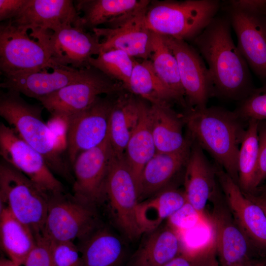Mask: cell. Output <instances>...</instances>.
I'll return each mask as SVG.
<instances>
[{"label": "cell", "instance_id": "obj_1", "mask_svg": "<svg viewBox=\"0 0 266 266\" xmlns=\"http://www.w3.org/2000/svg\"><path fill=\"white\" fill-rule=\"evenodd\" d=\"M229 19L215 16L194 38L208 65L213 96L239 101L254 90L249 66L232 38Z\"/></svg>", "mask_w": 266, "mask_h": 266}, {"label": "cell", "instance_id": "obj_2", "mask_svg": "<svg viewBox=\"0 0 266 266\" xmlns=\"http://www.w3.org/2000/svg\"><path fill=\"white\" fill-rule=\"evenodd\" d=\"M192 140L238 184L237 160L246 128L234 111L218 106L191 109L182 117Z\"/></svg>", "mask_w": 266, "mask_h": 266}, {"label": "cell", "instance_id": "obj_3", "mask_svg": "<svg viewBox=\"0 0 266 266\" xmlns=\"http://www.w3.org/2000/svg\"><path fill=\"white\" fill-rule=\"evenodd\" d=\"M42 107L27 102L21 94L8 90L0 94V115L17 134L45 159L51 171L71 183L69 164L57 144L55 134L43 120Z\"/></svg>", "mask_w": 266, "mask_h": 266}, {"label": "cell", "instance_id": "obj_4", "mask_svg": "<svg viewBox=\"0 0 266 266\" xmlns=\"http://www.w3.org/2000/svg\"><path fill=\"white\" fill-rule=\"evenodd\" d=\"M216 0H164L150 2L145 14L153 33L185 40L199 35L216 16Z\"/></svg>", "mask_w": 266, "mask_h": 266}, {"label": "cell", "instance_id": "obj_5", "mask_svg": "<svg viewBox=\"0 0 266 266\" xmlns=\"http://www.w3.org/2000/svg\"><path fill=\"white\" fill-rule=\"evenodd\" d=\"M49 194L2 159L0 162V203L28 226L35 238L43 236Z\"/></svg>", "mask_w": 266, "mask_h": 266}, {"label": "cell", "instance_id": "obj_6", "mask_svg": "<svg viewBox=\"0 0 266 266\" xmlns=\"http://www.w3.org/2000/svg\"><path fill=\"white\" fill-rule=\"evenodd\" d=\"M123 86L95 67L85 68L79 78L39 101L53 119L65 123L91 105L101 95L120 94Z\"/></svg>", "mask_w": 266, "mask_h": 266}, {"label": "cell", "instance_id": "obj_7", "mask_svg": "<svg viewBox=\"0 0 266 266\" xmlns=\"http://www.w3.org/2000/svg\"><path fill=\"white\" fill-rule=\"evenodd\" d=\"M94 206L65 192L49 194L44 235L53 242L80 241L97 228Z\"/></svg>", "mask_w": 266, "mask_h": 266}, {"label": "cell", "instance_id": "obj_8", "mask_svg": "<svg viewBox=\"0 0 266 266\" xmlns=\"http://www.w3.org/2000/svg\"><path fill=\"white\" fill-rule=\"evenodd\" d=\"M55 67L44 44L14 25L10 20L0 24V70L4 76Z\"/></svg>", "mask_w": 266, "mask_h": 266}, {"label": "cell", "instance_id": "obj_9", "mask_svg": "<svg viewBox=\"0 0 266 266\" xmlns=\"http://www.w3.org/2000/svg\"><path fill=\"white\" fill-rule=\"evenodd\" d=\"M106 200L115 221L125 235L132 240L139 237L143 233L136 216L138 192L124 155L114 153L106 180Z\"/></svg>", "mask_w": 266, "mask_h": 266}, {"label": "cell", "instance_id": "obj_10", "mask_svg": "<svg viewBox=\"0 0 266 266\" xmlns=\"http://www.w3.org/2000/svg\"><path fill=\"white\" fill-rule=\"evenodd\" d=\"M0 154L2 160L47 194L65 192L42 155L3 122L0 123Z\"/></svg>", "mask_w": 266, "mask_h": 266}, {"label": "cell", "instance_id": "obj_11", "mask_svg": "<svg viewBox=\"0 0 266 266\" xmlns=\"http://www.w3.org/2000/svg\"><path fill=\"white\" fill-rule=\"evenodd\" d=\"M113 96L100 97L65 123L67 154L71 166L80 153L100 145L107 137Z\"/></svg>", "mask_w": 266, "mask_h": 266}, {"label": "cell", "instance_id": "obj_12", "mask_svg": "<svg viewBox=\"0 0 266 266\" xmlns=\"http://www.w3.org/2000/svg\"><path fill=\"white\" fill-rule=\"evenodd\" d=\"M114 155L108 135L100 145L80 153L72 165L73 196L94 206L105 199V186Z\"/></svg>", "mask_w": 266, "mask_h": 266}, {"label": "cell", "instance_id": "obj_13", "mask_svg": "<svg viewBox=\"0 0 266 266\" xmlns=\"http://www.w3.org/2000/svg\"><path fill=\"white\" fill-rule=\"evenodd\" d=\"M30 36L41 41L49 33L68 26L83 28L80 13L71 0H29L14 18L10 20Z\"/></svg>", "mask_w": 266, "mask_h": 266}, {"label": "cell", "instance_id": "obj_14", "mask_svg": "<svg viewBox=\"0 0 266 266\" xmlns=\"http://www.w3.org/2000/svg\"><path fill=\"white\" fill-rule=\"evenodd\" d=\"M162 36L176 59L187 101L194 108L206 107L209 98L213 96L214 89L203 58L185 40Z\"/></svg>", "mask_w": 266, "mask_h": 266}, {"label": "cell", "instance_id": "obj_15", "mask_svg": "<svg viewBox=\"0 0 266 266\" xmlns=\"http://www.w3.org/2000/svg\"><path fill=\"white\" fill-rule=\"evenodd\" d=\"M55 66L77 69L88 67L90 60L100 52V38L80 27L68 26L51 33L43 41Z\"/></svg>", "mask_w": 266, "mask_h": 266}, {"label": "cell", "instance_id": "obj_16", "mask_svg": "<svg viewBox=\"0 0 266 266\" xmlns=\"http://www.w3.org/2000/svg\"><path fill=\"white\" fill-rule=\"evenodd\" d=\"M216 175L237 226L250 241L266 253V214L244 194L238 184L221 167Z\"/></svg>", "mask_w": 266, "mask_h": 266}, {"label": "cell", "instance_id": "obj_17", "mask_svg": "<svg viewBox=\"0 0 266 266\" xmlns=\"http://www.w3.org/2000/svg\"><path fill=\"white\" fill-rule=\"evenodd\" d=\"M148 6L139 10L114 28L93 29V33L101 38L100 53L110 50H119L133 58L149 59L152 32L146 23Z\"/></svg>", "mask_w": 266, "mask_h": 266}, {"label": "cell", "instance_id": "obj_18", "mask_svg": "<svg viewBox=\"0 0 266 266\" xmlns=\"http://www.w3.org/2000/svg\"><path fill=\"white\" fill-rule=\"evenodd\" d=\"M229 10L239 51L255 73L266 79V20L260 15L231 7Z\"/></svg>", "mask_w": 266, "mask_h": 266}, {"label": "cell", "instance_id": "obj_19", "mask_svg": "<svg viewBox=\"0 0 266 266\" xmlns=\"http://www.w3.org/2000/svg\"><path fill=\"white\" fill-rule=\"evenodd\" d=\"M207 218L213 229L220 266H233L266 254L254 251L259 249L227 214L215 210Z\"/></svg>", "mask_w": 266, "mask_h": 266}, {"label": "cell", "instance_id": "obj_20", "mask_svg": "<svg viewBox=\"0 0 266 266\" xmlns=\"http://www.w3.org/2000/svg\"><path fill=\"white\" fill-rule=\"evenodd\" d=\"M83 69L57 66L52 72L47 69L5 76L1 88L11 90L37 100L49 96L78 80Z\"/></svg>", "mask_w": 266, "mask_h": 266}, {"label": "cell", "instance_id": "obj_21", "mask_svg": "<svg viewBox=\"0 0 266 266\" xmlns=\"http://www.w3.org/2000/svg\"><path fill=\"white\" fill-rule=\"evenodd\" d=\"M185 166L184 192L187 201L207 217L206 204L216 192L215 167L210 164L202 148L193 141Z\"/></svg>", "mask_w": 266, "mask_h": 266}, {"label": "cell", "instance_id": "obj_22", "mask_svg": "<svg viewBox=\"0 0 266 266\" xmlns=\"http://www.w3.org/2000/svg\"><path fill=\"white\" fill-rule=\"evenodd\" d=\"M82 13V26L92 30L100 25L113 28L140 9L147 7L148 0H79L74 2Z\"/></svg>", "mask_w": 266, "mask_h": 266}, {"label": "cell", "instance_id": "obj_23", "mask_svg": "<svg viewBox=\"0 0 266 266\" xmlns=\"http://www.w3.org/2000/svg\"><path fill=\"white\" fill-rule=\"evenodd\" d=\"M191 143L174 153H156L144 166L138 190L139 201L159 193L175 174L186 165Z\"/></svg>", "mask_w": 266, "mask_h": 266}, {"label": "cell", "instance_id": "obj_24", "mask_svg": "<svg viewBox=\"0 0 266 266\" xmlns=\"http://www.w3.org/2000/svg\"><path fill=\"white\" fill-rule=\"evenodd\" d=\"M150 121L156 153H174L189 145L192 141L183 134L182 117L170 106L150 105Z\"/></svg>", "mask_w": 266, "mask_h": 266}, {"label": "cell", "instance_id": "obj_25", "mask_svg": "<svg viewBox=\"0 0 266 266\" xmlns=\"http://www.w3.org/2000/svg\"><path fill=\"white\" fill-rule=\"evenodd\" d=\"M140 117L124 154L125 162L135 180L138 192L143 169L156 153L150 121V105L139 100ZM139 197V196H138Z\"/></svg>", "mask_w": 266, "mask_h": 266}, {"label": "cell", "instance_id": "obj_26", "mask_svg": "<svg viewBox=\"0 0 266 266\" xmlns=\"http://www.w3.org/2000/svg\"><path fill=\"white\" fill-rule=\"evenodd\" d=\"M150 232L131 258L129 266H164L181 252L179 237L168 225Z\"/></svg>", "mask_w": 266, "mask_h": 266}, {"label": "cell", "instance_id": "obj_27", "mask_svg": "<svg viewBox=\"0 0 266 266\" xmlns=\"http://www.w3.org/2000/svg\"><path fill=\"white\" fill-rule=\"evenodd\" d=\"M139 117V100L132 94H119L114 99L109 116L108 137L115 155H124Z\"/></svg>", "mask_w": 266, "mask_h": 266}, {"label": "cell", "instance_id": "obj_28", "mask_svg": "<svg viewBox=\"0 0 266 266\" xmlns=\"http://www.w3.org/2000/svg\"><path fill=\"white\" fill-rule=\"evenodd\" d=\"M77 246L82 266H120L124 257L121 239L107 228H98Z\"/></svg>", "mask_w": 266, "mask_h": 266}, {"label": "cell", "instance_id": "obj_29", "mask_svg": "<svg viewBox=\"0 0 266 266\" xmlns=\"http://www.w3.org/2000/svg\"><path fill=\"white\" fill-rule=\"evenodd\" d=\"M0 241L9 259L19 266L24 265L34 247L36 239L31 230L5 207H0Z\"/></svg>", "mask_w": 266, "mask_h": 266}, {"label": "cell", "instance_id": "obj_30", "mask_svg": "<svg viewBox=\"0 0 266 266\" xmlns=\"http://www.w3.org/2000/svg\"><path fill=\"white\" fill-rule=\"evenodd\" d=\"M187 201L184 192L173 189L163 190L155 197L138 203L136 216L142 233L152 232L160 227Z\"/></svg>", "mask_w": 266, "mask_h": 266}, {"label": "cell", "instance_id": "obj_31", "mask_svg": "<svg viewBox=\"0 0 266 266\" xmlns=\"http://www.w3.org/2000/svg\"><path fill=\"white\" fill-rule=\"evenodd\" d=\"M127 89L151 104L170 106L171 101H177L173 94L157 75L149 59L135 61Z\"/></svg>", "mask_w": 266, "mask_h": 266}, {"label": "cell", "instance_id": "obj_32", "mask_svg": "<svg viewBox=\"0 0 266 266\" xmlns=\"http://www.w3.org/2000/svg\"><path fill=\"white\" fill-rule=\"evenodd\" d=\"M149 60L157 75L173 94L177 101L184 104L185 92L176 59L163 36L153 32Z\"/></svg>", "mask_w": 266, "mask_h": 266}, {"label": "cell", "instance_id": "obj_33", "mask_svg": "<svg viewBox=\"0 0 266 266\" xmlns=\"http://www.w3.org/2000/svg\"><path fill=\"white\" fill-rule=\"evenodd\" d=\"M259 121L248 120L247 126L240 146L237 160L238 185L245 193L254 190L258 156Z\"/></svg>", "mask_w": 266, "mask_h": 266}, {"label": "cell", "instance_id": "obj_34", "mask_svg": "<svg viewBox=\"0 0 266 266\" xmlns=\"http://www.w3.org/2000/svg\"><path fill=\"white\" fill-rule=\"evenodd\" d=\"M135 61L127 53L119 50L101 52L89 61L90 66L98 69L127 89Z\"/></svg>", "mask_w": 266, "mask_h": 266}, {"label": "cell", "instance_id": "obj_35", "mask_svg": "<svg viewBox=\"0 0 266 266\" xmlns=\"http://www.w3.org/2000/svg\"><path fill=\"white\" fill-rule=\"evenodd\" d=\"M234 111L244 121L250 119L266 121V84L262 88L254 90L240 101Z\"/></svg>", "mask_w": 266, "mask_h": 266}, {"label": "cell", "instance_id": "obj_36", "mask_svg": "<svg viewBox=\"0 0 266 266\" xmlns=\"http://www.w3.org/2000/svg\"><path fill=\"white\" fill-rule=\"evenodd\" d=\"M167 220V225L177 234L209 223L207 217L200 214L187 201Z\"/></svg>", "mask_w": 266, "mask_h": 266}, {"label": "cell", "instance_id": "obj_37", "mask_svg": "<svg viewBox=\"0 0 266 266\" xmlns=\"http://www.w3.org/2000/svg\"><path fill=\"white\" fill-rule=\"evenodd\" d=\"M182 251L192 252L207 246L214 240V233L209 221L207 224L198 226L194 228L177 234Z\"/></svg>", "mask_w": 266, "mask_h": 266}, {"label": "cell", "instance_id": "obj_38", "mask_svg": "<svg viewBox=\"0 0 266 266\" xmlns=\"http://www.w3.org/2000/svg\"><path fill=\"white\" fill-rule=\"evenodd\" d=\"M54 266H82L81 254L73 242L52 241Z\"/></svg>", "mask_w": 266, "mask_h": 266}, {"label": "cell", "instance_id": "obj_39", "mask_svg": "<svg viewBox=\"0 0 266 266\" xmlns=\"http://www.w3.org/2000/svg\"><path fill=\"white\" fill-rule=\"evenodd\" d=\"M216 252L214 240L210 244L200 250L180 254L164 266H207L209 259Z\"/></svg>", "mask_w": 266, "mask_h": 266}, {"label": "cell", "instance_id": "obj_40", "mask_svg": "<svg viewBox=\"0 0 266 266\" xmlns=\"http://www.w3.org/2000/svg\"><path fill=\"white\" fill-rule=\"evenodd\" d=\"M36 244L27 257L24 266H54L52 241L43 235L36 238Z\"/></svg>", "mask_w": 266, "mask_h": 266}, {"label": "cell", "instance_id": "obj_41", "mask_svg": "<svg viewBox=\"0 0 266 266\" xmlns=\"http://www.w3.org/2000/svg\"><path fill=\"white\" fill-rule=\"evenodd\" d=\"M259 156L254 190L266 179V121H259Z\"/></svg>", "mask_w": 266, "mask_h": 266}, {"label": "cell", "instance_id": "obj_42", "mask_svg": "<svg viewBox=\"0 0 266 266\" xmlns=\"http://www.w3.org/2000/svg\"><path fill=\"white\" fill-rule=\"evenodd\" d=\"M29 0H0V21L12 20L25 7Z\"/></svg>", "mask_w": 266, "mask_h": 266}, {"label": "cell", "instance_id": "obj_43", "mask_svg": "<svg viewBox=\"0 0 266 266\" xmlns=\"http://www.w3.org/2000/svg\"><path fill=\"white\" fill-rule=\"evenodd\" d=\"M230 7L248 13L261 15L266 14V0H231Z\"/></svg>", "mask_w": 266, "mask_h": 266}, {"label": "cell", "instance_id": "obj_44", "mask_svg": "<svg viewBox=\"0 0 266 266\" xmlns=\"http://www.w3.org/2000/svg\"><path fill=\"white\" fill-rule=\"evenodd\" d=\"M243 193L250 200L259 205L266 214V196H256L250 193Z\"/></svg>", "mask_w": 266, "mask_h": 266}, {"label": "cell", "instance_id": "obj_45", "mask_svg": "<svg viewBox=\"0 0 266 266\" xmlns=\"http://www.w3.org/2000/svg\"><path fill=\"white\" fill-rule=\"evenodd\" d=\"M265 255L260 258L251 259L244 262H242L233 266H261L263 258Z\"/></svg>", "mask_w": 266, "mask_h": 266}, {"label": "cell", "instance_id": "obj_46", "mask_svg": "<svg viewBox=\"0 0 266 266\" xmlns=\"http://www.w3.org/2000/svg\"><path fill=\"white\" fill-rule=\"evenodd\" d=\"M207 266H220L218 260L217 259L216 252H215L209 259Z\"/></svg>", "mask_w": 266, "mask_h": 266}, {"label": "cell", "instance_id": "obj_47", "mask_svg": "<svg viewBox=\"0 0 266 266\" xmlns=\"http://www.w3.org/2000/svg\"><path fill=\"white\" fill-rule=\"evenodd\" d=\"M0 266H19L10 259L2 258L0 261Z\"/></svg>", "mask_w": 266, "mask_h": 266}, {"label": "cell", "instance_id": "obj_48", "mask_svg": "<svg viewBox=\"0 0 266 266\" xmlns=\"http://www.w3.org/2000/svg\"><path fill=\"white\" fill-rule=\"evenodd\" d=\"M261 266H266V255L263 258Z\"/></svg>", "mask_w": 266, "mask_h": 266}]
</instances>
